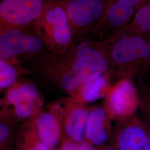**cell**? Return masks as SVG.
<instances>
[{"label": "cell", "mask_w": 150, "mask_h": 150, "mask_svg": "<svg viewBox=\"0 0 150 150\" xmlns=\"http://www.w3.org/2000/svg\"><path fill=\"white\" fill-rule=\"evenodd\" d=\"M108 45L107 40L100 41L91 37L75 39L64 52H48L34 61L35 67L46 82L71 96L86 82L110 75Z\"/></svg>", "instance_id": "6da1fadb"}, {"label": "cell", "mask_w": 150, "mask_h": 150, "mask_svg": "<svg viewBox=\"0 0 150 150\" xmlns=\"http://www.w3.org/2000/svg\"><path fill=\"white\" fill-rule=\"evenodd\" d=\"M107 50L111 80L136 81L150 70V37L125 35L113 39Z\"/></svg>", "instance_id": "7a4b0ae2"}, {"label": "cell", "mask_w": 150, "mask_h": 150, "mask_svg": "<svg viewBox=\"0 0 150 150\" xmlns=\"http://www.w3.org/2000/svg\"><path fill=\"white\" fill-rule=\"evenodd\" d=\"M33 28L50 52H62L75 40L70 22L59 0L48 1Z\"/></svg>", "instance_id": "3957f363"}, {"label": "cell", "mask_w": 150, "mask_h": 150, "mask_svg": "<svg viewBox=\"0 0 150 150\" xmlns=\"http://www.w3.org/2000/svg\"><path fill=\"white\" fill-rule=\"evenodd\" d=\"M48 52L33 26L0 32V59L33 62Z\"/></svg>", "instance_id": "277c9868"}, {"label": "cell", "mask_w": 150, "mask_h": 150, "mask_svg": "<svg viewBox=\"0 0 150 150\" xmlns=\"http://www.w3.org/2000/svg\"><path fill=\"white\" fill-rule=\"evenodd\" d=\"M43 98L38 88L28 81H17L1 100V114L18 122L32 118L41 109Z\"/></svg>", "instance_id": "5b68a950"}, {"label": "cell", "mask_w": 150, "mask_h": 150, "mask_svg": "<svg viewBox=\"0 0 150 150\" xmlns=\"http://www.w3.org/2000/svg\"><path fill=\"white\" fill-rule=\"evenodd\" d=\"M75 39L95 35L104 12L105 0H59Z\"/></svg>", "instance_id": "8992f818"}, {"label": "cell", "mask_w": 150, "mask_h": 150, "mask_svg": "<svg viewBox=\"0 0 150 150\" xmlns=\"http://www.w3.org/2000/svg\"><path fill=\"white\" fill-rule=\"evenodd\" d=\"M49 0H2L0 32L32 26Z\"/></svg>", "instance_id": "52a82bcc"}, {"label": "cell", "mask_w": 150, "mask_h": 150, "mask_svg": "<svg viewBox=\"0 0 150 150\" xmlns=\"http://www.w3.org/2000/svg\"><path fill=\"white\" fill-rule=\"evenodd\" d=\"M145 0H105L102 20L97 29V40L103 41L125 27Z\"/></svg>", "instance_id": "ba28073f"}, {"label": "cell", "mask_w": 150, "mask_h": 150, "mask_svg": "<svg viewBox=\"0 0 150 150\" xmlns=\"http://www.w3.org/2000/svg\"><path fill=\"white\" fill-rule=\"evenodd\" d=\"M61 117L63 137L79 144L85 138L92 107L74 98H64L54 103Z\"/></svg>", "instance_id": "9c48e42d"}, {"label": "cell", "mask_w": 150, "mask_h": 150, "mask_svg": "<svg viewBox=\"0 0 150 150\" xmlns=\"http://www.w3.org/2000/svg\"><path fill=\"white\" fill-rule=\"evenodd\" d=\"M118 150H150V125L134 113L120 120L115 137Z\"/></svg>", "instance_id": "30bf717a"}, {"label": "cell", "mask_w": 150, "mask_h": 150, "mask_svg": "<svg viewBox=\"0 0 150 150\" xmlns=\"http://www.w3.org/2000/svg\"><path fill=\"white\" fill-rule=\"evenodd\" d=\"M136 103L139 104L135 86L131 81L123 79L109 91L105 107L110 117L120 121L134 113Z\"/></svg>", "instance_id": "8fae6325"}, {"label": "cell", "mask_w": 150, "mask_h": 150, "mask_svg": "<svg viewBox=\"0 0 150 150\" xmlns=\"http://www.w3.org/2000/svg\"><path fill=\"white\" fill-rule=\"evenodd\" d=\"M32 118L40 139L54 150L63 137L61 117L54 103L47 109H41Z\"/></svg>", "instance_id": "7c38bea8"}, {"label": "cell", "mask_w": 150, "mask_h": 150, "mask_svg": "<svg viewBox=\"0 0 150 150\" xmlns=\"http://www.w3.org/2000/svg\"><path fill=\"white\" fill-rule=\"evenodd\" d=\"M110 118V116L105 106L92 107L85 139L97 146L103 145L108 137Z\"/></svg>", "instance_id": "4fadbf2b"}, {"label": "cell", "mask_w": 150, "mask_h": 150, "mask_svg": "<svg viewBox=\"0 0 150 150\" xmlns=\"http://www.w3.org/2000/svg\"><path fill=\"white\" fill-rule=\"evenodd\" d=\"M110 80L109 74L100 76L82 84L71 97L86 105L96 101L107 96L111 90L109 88Z\"/></svg>", "instance_id": "5bb4252c"}, {"label": "cell", "mask_w": 150, "mask_h": 150, "mask_svg": "<svg viewBox=\"0 0 150 150\" xmlns=\"http://www.w3.org/2000/svg\"><path fill=\"white\" fill-rule=\"evenodd\" d=\"M150 34V1H146L135 12L125 26L107 39H113L125 35H148Z\"/></svg>", "instance_id": "9a60e30c"}, {"label": "cell", "mask_w": 150, "mask_h": 150, "mask_svg": "<svg viewBox=\"0 0 150 150\" xmlns=\"http://www.w3.org/2000/svg\"><path fill=\"white\" fill-rule=\"evenodd\" d=\"M17 149L51 150L40 139L32 118L24 122L18 131Z\"/></svg>", "instance_id": "2e32d148"}, {"label": "cell", "mask_w": 150, "mask_h": 150, "mask_svg": "<svg viewBox=\"0 0 150 150\" xmlns=\"http://www.w3.org/2000/svg\"><path fill=\"white\" fill-rule=\"evenodd\" d=\"M31 71L21 66L19 62H13L0 59V90H6L17 80L22 74H29Z\"/></svg>", "instance_id": "e0dca14e"}, {"label": "cell", "mask_w": 150, "mask_h": 150, "mask_svg": "<svg viewBox=\"0 0 150 150\" xmlns=\"http://www.w3.org/2000/svg\"><path fill=\"white\" fill-rule=\"evenodd\" d=\"M134 85L142 118L150 125V80L142 78Z\"/></svg>", "instance_id": "ac0fdd59"}, {"label": "cell", "mask_w": 150, "mask_h": 150, "mask_svg": "<svg viewBox=\"0 0 150 150\" xmlns=\"http://www.w3.org/2000/svg\"><path fill=\"white\" fill-rule=\"evenodd\" d=\"M17 121L10 117L1 114L0 144L1 150H4L9 144L11 136L16 125Z\"/></svg>", "instance_id": "d6986e66"}, {"label": "cell", "mask_w": 150, "mask_h": 150, "mask_svg": "<svg viewBox=\"0 0 150 150\" xmlns=\"http://www.w3.org/2000/svg\"><path fill=\"white\" fill-rule=\"evenodd\" d=\"M59 150H78V145L71 139L64 137L61 142Z\"/></svg>", "instance_id": "ffe728a7"}, {"label": "cell", "mask_w": 150, "mask_h": 150, "mask_svg": "<svg viewBox=\"0 0 150 150\" xmlns=\"http://www.w3.org/2000/svg\"><path fill=\"white\" fill-rule=\"evenodd\" d=\"M77 145L78 150H96L94 147V145L86 139H84L80 143L77 144Z\"/></svg>", "instance_id": "44dd1931"}, {"label": "cell", "mask_w": 150, "mask_h": 150, "mask_svg": "<svg viewBox=\"0 0 150 150\" xmlns=\"http://www.w3.org/2000/svg\"><path fill=\"white\" fill-rule=\"evenodd\" d=\"M103 150H118L115 146H109Z\"/></svg>", "instance_id": "7402d4cb"}, {"label": "cell", "mask_w": 150, "mask_h": 150, "mask_svg": "<svg viewBox=\"0 0 150 150\" xmlns=\"http://www.w3.org/2000/svg\"><path fill=\"white\" fill-rule=\"evenodd\" d=\"M150 70H149V72H147V74H146V75H145V76H144V77H146V76H150ZM149 80H150V79H149Z\"/></svg>", "instance_id": "603a6c76"}, {"label": "cell", "mask_w": 150, "mask_h": 150, "mask_svg": "<svg viewBox=\"0 0 150 150\" xmlns=\"http://www.w3.org/2000/svg\"><path fill=\"white\" fill-rule=\"evenodd\" d=\"M150 1V0H145V2H146V1Z\"/></svg>", "instance_id": "cb8c5ba5"}, {"label": "cell", "mask_w": 150, "mask_h": 150, "mask_svg": "<svg viewBox=\"0 0 150 150\" xmlns=\"http://www.w3.org/2000/svg\"><path fill=\"white\" fill-rule=\"evenodd\" d=\"M148 36H150V35H148Z\"/></svg>", "instance_id": "d4e9b609"}]
</instances>
